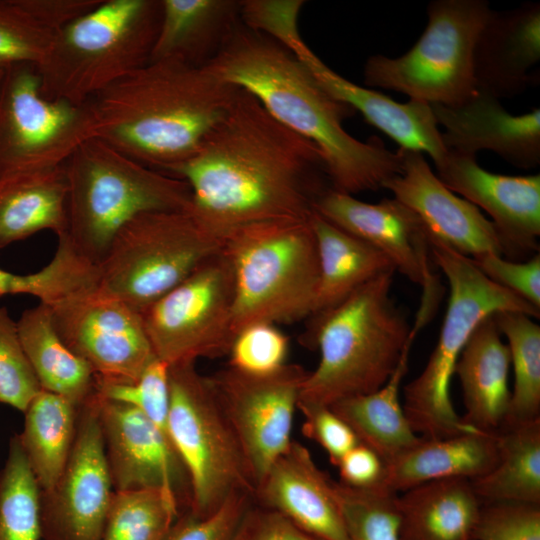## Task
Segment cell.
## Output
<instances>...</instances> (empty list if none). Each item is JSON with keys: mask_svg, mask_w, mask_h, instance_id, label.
I'll return each mask as SVG.
<instances>
[{"mask_svg": "<svg viewBox=\"0 0 540 540\" xmlns=\"http://www.w3.org/2000/svg\"><path fill=\"white\" fill-rule=\"evenodd\" d=\"M161 0H101L67 23L36 66L42 94L84 104L150 61Z\"/></svg>", "mask_w": 540, "mask_h": 540, "instance_id": "cell-7", "label": "cell"}, {"mask_svg": "<svg viewBox=\"0 0 540 540\" xmlns=\"http://www.w3.org/2000/svg\"><path fill=\"white\" fill-rule=\"evenodd\" d=\"M435 168L450 191L488 213L505 259L519 261L539 253L540 174L492 173L480 167L476 157L450 151Z\"/></svg>", "mask_w": 540, "mask_h": 540, "instance_id": "cell-19", "label": "cell"}, {"mask_svg": "<svg viewBox=\"0 0 540 540\" xmlns=\"http://www.w3.org/2000/svg\"><path fill=\"white\" fill-rule=\"evenodd\" d=\"M309 220L319 260V280L311 316L337 306L380 274L395 271L385 254L332 224L316 211L313 210Z\"/></svg>", "mask_w": 540, "mask_h": 540, "instance_id": "cell-29", "label": "cell"}, {"mask_svg": "<svg viewBox=\"0 0 540 540\" xmlns=\"http://www.w3.org/2000/svg\"><path fill=\"white\" fill-rule=\"evenodd\" d=\"M164 172L188 184L190 212L223 238L252 223L308 218L329 179L320 150L241 88L198 151Z\"/></svg>", "mask_w": 540, "mask_h": 540, "instance_id": "cell-1", "label": "cell"}, {"mask_svg": "<svg viewBox=\"0 0 540 540\" xmlns=\"http://www.w3.org/2000/svg\"><path fill=\"white\" fill-rule=\"evenodd\" d=\"M282 45L293 52L329 94L359 111L369 124L389 136L400 148L428 154L435 167L444 162L448 151L430 104L411 99L399 103L347 80L312 52L299 32L289 36Z\"/></svg>", "mask_w": 540, "mask_h": 540, "instance_id": "cell-22", "label": "cell"}, {"mask_svg": "<svg viewBox=\"0 0 540 540\" xmlns=\"http://www.w3.org/2000/svg\"><path fill=\"white\" fill-rule=\"evenodd\" d=\"M297 409L304 416L302 433L325 450L334 466L359 444L352 429L330 406L298 401Z\"/></svg>", "mask_w": 540, "mask_h": 540, "instance_id": "cell-46", "label": "cell"}, {"mask_svg": "<svg viewBox=\"0 0 540 540\" xmlns=\"http://www.w3.org/2000/svg\"><path fill=\"white\" fill-rule=\"evenodd\" d=\"M252 96L282 125L322 153L332 188L347 194L378 190L402 173V156L380 139L362 142L343 128L356 111L329 94L281 43L240 22L204 66Z\"/></svg>", "mask_w": 540, "mask_h": 540, "instance_id": "cell-2", "label": "cell"}, {"mask_svg": "<svg viewBox=\"0 0 540 540\" xmlns=\"http://www.w3.org/2000/svg\"><path fill=\"white\" fill-rule=\"evenodd\" d=\"M253 501L321 540H350L334 493V480L310 451L292 441L255 488Z\"/></svg>", "mask_w": 540, "mask_h": 540, "instance_id": "cell-23", "label": "cell"}, {"mask_svg": "<svg viewBox=\"0 0 540 540\" xmlns=\"http://www.w3.org/2000/svg\"><path fill=\"white\" fill-rule=\"evenodd\" d=\"M252 502V493L235 491L204 517L179 513L163 540H232Z\"/></svg>", "mask_w": 540, "mask_h": 540, "instance_id": "cell-44", "label": "cell"}, {"mask_svg": "<svg viewBox=\"0 0 540 540\" xmlns=\"http://www.w3.org/2000/svg\"><path fill=\"white\" fill-rule=\"evenodd\" d=\"M113 491L94 390L78 406L62 474L50 490L40 492L41 540H101Z\"/></svg>", "mask_w": 540, "mask_h": 540, "instance_id": "cell-16", "label": "cell"}, {"mask_svg": "<svg viewBox=\"0 0 540 540\" xmlns=\"http://www.w3.org/2000/svg\"><path fill=\"white\" fill-rule=\"evenodd\" d=\"M48 308L59 337L96 382H135L157 359L140 314L98 283Z\"/></svg>", "mask_w": 540, "mask_h": 540, "instance_id": "cell-14", "label": "cell"}, {"mask_svg": "<svg viewBox=\"0 0 540 540\" xmlns=\"http://www.w3.org/2000/svg\"><path fill=\"white\" fill-rule=\"evenodd\" d=\"M233 307V271L222 249L139 314L155 356L171 366L227 355Z\"/></svg>", "mask_w": 540, "mask_h": 540, "instance_id": "cell-13", "label": "cell"}, {"mask_svg": "<svg viewBox=\"0 0 540 540\" xmlns=\"http://www.w3.org/2000/svg\"><path fill=\"white\" fill-rule=\"evenodd\" d=\"M309 217L252 223L225 235L223 252L234 279V337L252 323L311 316L319 260Z\"/></svg>", "mask_w": 540, "mask_h": 540, "instance_id": "cell-8", "label": "cell"}, {"mask_svg": "<svg viewBox=\"0 0 540 540\" xmlns=\"http://www.w3.org/2000/svg\"><path fill=\"white\" fill-rule=\"evenodd\" d=\"M412 343L407 344L396 369L382 387L330 406L352 429L359 443L373 450L385 464L421 438L411 427L400 401Z\"/></svg>", "mask_w": 540, "mask_h": 540, "instance_id": "cell-30", "label": "cell"}, {"mask_svg": "<svg viewBox=\"0 0 540 540\" xmlns=\"http://www.w3.org/2000/svg\"><path fill=\"white\" fill-rule=\"evenodd\" d=\"M179 508L161 489L113 491L101 540H163Z\"/></svg>", "mask_w": 540, "mask_h": 540, "instance_id": "cell-37", "label": "cell"}, {"mask_svg": "<svg viewBox=\"0 0 540 540\" xmlns=\"http://www.w3.org/2000/svg\"><path fill=\"white\" fill-rule=\"evenodd\" d=\"M95 395L113 490L161 489L188 507L187 474L168 438L135 407Z\"/></svg>", "mask_w": 540, "mask_h": 540, "instance_id": "cell-18", "label": "cell"}, {"mask_svg": "<svg viewBox=\"0 0 540 540\" xmlns=\"http://www.w3.org/2000/svg\"><path fill=\"white\" fill-rule=\"evenodd\" d=\"M41 390L20 341L17 322L0 306V402L24 413Z\"/></svg>", "mask_w": 540, "mask_h": 540, "instance_id": "cell-41", "label": "cell"}, {"mask_svg": "<svg viewBox=\"0 0 540 540\" xmlns=\"http://www.w3.org/2000/svg\"><path fill=\"white\" fill-rule=\"evenodd\" d=\"M402 173L384 183L395 199L412 209L427 234L471 259L503 256L495 226L469 201L456 196L431 170L423 154L398 149Z\"/></svg>", "mask_w": 540, "mask_h": 540, "instance_id": "cell-20", "label": "cell"}, {"mask_svg": "<svg viewBox=\"0 0 540 540\" xmlns=\"http://www.w3.org/2000/svg\"><path fill=\"white\" fill-rule=\"evenodd\" d=\"M78 406L68 399L39 391L26 408L19 440L40 488L50 490L60 475L72 449Z\"/></svg>", "mask_w": 540, "mask_h": 540, "instance_id": "cell-34", "label": "cell"}, {"mask_svg": "<svg viewBox=\"0 0 540 540\" xmlns=\"http://www.w3.org/2000/svg\"><path fill=\"white\" fill-rule=\"evenodd\" d=\"M241 1L161 0L150 61L177 59L205 66L241 22Z\"/></svg>", "mask_w": 540, "mask_h": 540, "instance_id": "cell-27", "label": "cell"}, {"mask_svg": "<svg viewBox=\"0 0 540 540\" xmlns=\"http://www.w3.org/2000/svg\"><path fill=\"white\" fill-rule=\"evenodd\" d=\"M0 540H41L40 488L18 435L0 470Z\"/></svg>", "mask_w": 540, "mask_h": 540, "instance_id": "cell-38", "label": "cell"}, {"mask_svg": "<svg viewBox=\"0 0 540 540\" xmlns=\"http://www.w3.org/2000/svg\"><path fill=\"white\" fill-rule=\"evenodd\" d=\"M64 170L67 222L59 236L95 266L119 230L136 216L191 205L184 180L146 166L95 136L76 149Z\"/></svg>", "mask_w": 540, "mask_h": 540, "instance_id": "cell-5", "label": "cell"}, {"mask_svg": "<svg viewBox=\"0 0 540 540\" xmlns=\"http://www.w3.org/2000/svg\"><path fill=\"white\" fill-rule=\"evenodd\" d=\"M340 483L355 488L383 485L385 462L370 448L357 444L337 463Z\"/></svg>", "mask_w": 540, "mask_h": 540, "instance_id": "cell-49", "label": "cell"}, {"mask_svg": "<svg viewBox=\"0 0 540 540\" xmlns=\"http://www.w3.org/2000/svg\"><path fill=\"white\" fill-rule=\"evenodd\" d=\"M101 0H0V67L37 66L67 23Z\"/></svg>", "mask_w": 540, "mask_h": 540, "instance_id": "cell-32", "label": "cell"}, {"mask_svg": "<svg viewBox=\"0 0 540 540\" xmlns=\"http://www.w3.org/2000/svg\"><path fill=\"white\" fill-rule=\"evenodd\" d=\"M493 318L508 343L514 375L504 424L540 419V326L527 314L499 311Z\"/></svg>", "mask_w": 540, "mask_h": 540, "instance_id": "cell-36", "label": "cell"}, {"mask_svg": "<svg viewBox=\"0 0 540 540\" xmlns=\"http://www.w3.org/2000/svg\"><path fill=\"white\" fill-rule=\"evenodd\" d=\"M313 210L381 251L395 271L422 288L413 326L423 328L436 311L442 292L431 270L427 232L418 215L394 197L367 203L332 187L317 198Z\"/></svg>", "mask_w": 540, "mask_h": 540, "instance_id": "cell-17", "label": "cell"}, {"mask_svg": "<svg viewBox=\"0 0 540 540\" xmlns=\"http://www.w3.org/2000/svg\"><path fill=\"white\" fill-rule=\"evenodd\" d=\"M430 256L448 280L449 300L437 344L422 372L403 387V409L421 437L479 431L467 425L451 400L458 358L476 326L499 311L538 318L540 309L487 278L473 261L428 235Z\"/></svg>", "mask_w": 540, "mask_h": 540, "instance_id": "cell-6", "label": "cell"}, {"mask_svg": "<svg viewBox=\"0 0 540 540\" xmlns=\"http://www.w3.org/2000/svg\"><path fill=\"white\" fill-rule=\"evenodd\" d=\"M238 90L204 66L161 59L149 61L87 102L95 137L164 172L198 151Z\"/></svg>", "mask_w": 540, "mask_h": 540, "instance_id": "cell-3", "label": "cell"}, {"mask_svg": "<svg viewBox=\"0 0 540 540\" xmlns=\"http://www.w3.org/2000/svg\"><path fill=\"white\" fill-rule=\"evenodd\" d=\"M95 390L106 399L122 402L138 409L170 441L168 433L170 398L167 364L158 359L154 360L140 378L132 383L95 381Z\"/></svg>", "mask_w": 540, "mask_h": 540, "instance_id": "cell-40", "label": "cell"}, {"mask_svg": "<svg viewBox=\"0 0 540 540\" xmlns=\"http://www.w3.org/2000/svg\"><path fill=\"white\" fill-rule=\"evenodd\" d=\"M17 329L28 361L43 390L58 394L76 406L95 390V377L88 364L61 340L48 306L39 303L26 309Z\"/></svg>", "mask_w": 540, "mask_h": 540, "instance_id": "cell-33", "label": "cell"}, {"mask_svg": "<svg viewBox=\"0 0 540 540\" xmlns=\"http://www.w3.org/2000/svg\"><path fill=\"white\" fill-rule=\"evenodd\" d=\"M472 540H540V504L481 502Z\"/></svg>", "mask_w": 540, "mask_h": 540, "instance_id": "cell-43", "label": "cell"}, {"mask_svg": "<svg viewBox=\"0 0 540 540\" xmlns=\"http://www.w3.org/2000/svg\"><path fill=\"white\" fill-rule=\"evenodd\" d=\"M394 270L365 283L332 309L312 316L307 341L320 352L298 401L331 406L376 391L413 342L404 313L391 297Z\"/></svg>", "mask_w": 540, "mask_h": 540, "instance_id": "cell-4", "label": "cell"}, {"mask_svg": "<svg viewBox=\"0 0 540 540\" xmlns=\"http://www.w3.org/2000/svg\"><path fill=\"white\" fill-rule=\"evenodd\" d=\"M4 74H5V68L0 67V88H1L3 78H4Z\"/></svg>", "mask_w": 540, "mask_h": 540, "instance_id": "cell-50", "label": "cell"}, {"mask_svg": "<svg viewBox=\"0 0 540 540\" xmlns=\"http://www.w3.org/2000/svg\"><path fill=\"white\" fill-rule=\"evenodd\" d=\"M170 442L187 474V510L204 517L235 491L254 494L239 443L224 416L208 376L195 363L168 366Z\"/></svg>", "mask_w": 540, "mask_h": 540, "instance_id": "cell-11", "label": "cell"}, {"mask_svg": "<svg viewBox=\"0 0 540 540\" xmlns=\"http://www.w3.org/2000/svg\"><path fill=\"white\" fill-rule=\"evenodd\" d=\"M471 260L491 281L540 309L539 253L524 262L496 254H484Z\"/></svg>", "mask_w": 540, "mask_h": 540, "instance_id": "cell-45", "label": "cell"}, {"mask_svg": "<svg viewBox=\"0 0 540 540\" xmlns=\"http://www.w3.org/2000/svg\"><path fill=\"white\" fill-rule=\"evenodd\" d=\"M485 0H434L414 46L397 58L370 56L364 84L428 104L459 105L476 92L473 50L490 14Z\"/></svg>", "mask_w": 540, "mask_h": 540, "instance_id": "cell-10", "label": "cell"}, {"mask_svg": "<svg viewBox=\"0 0 540 540\" xmlns=\"http://www.w3.org/2000/svg\"><path fill=\"white\" fill-rule=\"evenodd\" d=\"M540 60V3L506 11L491 10L475 42L476 90L497 99L522 94L538 84L532 69Z\"/></svg>", "mask_w": 540, "mask_h": 540, "instance_id": "cell-24", "label": "cell"}, {"mask_svg": "<svg viewBox=\"0 0 540 540\" xmlns=\"http://www.w3.org/2000/svg\"><path fill=\"white\" fill-rule=\"evenodd\" d=\"M288 348V337L275 324L252 323L236 333L228 366L251 375L270 374L286 364Z\"/></svg>", "mask_w": 540, "mask_h": 540, "instance_id": "cell-42", "label": "cell"}, {"mask_svg": "<svg viewBox=\"0 0 540 540\" xmlns=\"http://www.w3.org/2000/svg\"><path fill=\"white\" fill-rule=\"evenodd\" d=\"M307 375L302 366L286 363L266 375L246 374L228 366L208 376L254 488L293 441L294 414Z\"/></svg>", "mask_w": 540, "mask_h": 540, "instance_id": "cell-15", "label": "cell"}, {"mask_svg": "<svg viewBox=\"0 0 540 540\" xmlns=\"http://www.w3.org/2000/svg\"><path fill=\"white\" fill-rule=\"evenodd\" d=\"M350 540H399L398 494L384 485L355 488L334 481Z\"/></svg>", "mask_w": 540, "mask_h": 540, "instance_id": "cell-39", "label": "cell"}, {"mask_svg": "<svg viewBox=\"0 0 540 540\" xmlns=\"http://www.w3.org/2000/svg\"><path fill=\"white\" fill-rule=\"evenodd\" d=\"M447 151L476 157L489 150L511 165L532 169L540 164V109L512 115L500 100L479 90L465 102L430 104Z\"/></svg>", "mask_w": 540, "mask_h": 540, "instance_id": "cell-21", "label": "cell"}, {"mask_svg": "<svg viewBox=\"0 0 540 540\" xmlns=\"http://www.w3.org/2000/svg\"><path fill=\"white\" fill-rule=\"evenodd\" d=\"M232 540H321L297 527L282 514L251 503Z\"/></svg>", "mask_w": 540, "mask_h": 540, "instance_id": "cell-48", "label": "cell"}, {"mask_svg": "<svg viewBox=\"0 0 540 540\" xmlns=\"http://www.w3.org/2000/svg\"><path fill=\"white\" fill-rule=\"evenodd\" d=\"M498 459L496 433L473 431L442 438L421 437L385 464L383 485L400 493L445 478L476 479Z\"/></svg>", "mask_w": 540, "mask_h": 540, "instance_id": "cell-26", "label": "cell"}, {"mask_svg": "<svg viewBox=\"0 0 540 540\" xmlns=\"http://www.w3.org/2000/svg\"><path fill=\"white\" fill-rule=\"evenodd\" d=\"M223 245L189 209L143 213L114 237L96 265L97 283L140 313Z\"/></svg>", "mask_w": 540, "mask_h": 540, "instance_id": "cell-9", "label": "cell"}, {"mask_svg": "<svg viewBox=\"0 0 540 540\" xmlns=\"http://www.w3.org/2000/svg\"><path fill=\"white\" fill-rule=\"evenodd\" d=\"M69 280L67 266L57 258L31 274H15L0 268V296L28 294L37 297L39 303L51 304L67 292Z\"/></svg>", "mask_w": 540, "mask_h": 540, "instance_id": "cell-47", "label": "cell"}, {"mask_svg": "<svg viewBox=\"0 0 540 540\" xmlns=\"http://www.w3.org/2000/svg\"><path fill=\"white\" fill-rule=\"evenodd\" d=\"M481 500L471 480L438 479L398 494L399 540H472Z\"/></svg>", "mask_w": 540, "mask_h": 540, "instance_id": "cell-28", "label": "cell"}, {"mask_svg": "<svg viewBox=\"0 0 540 540\" xmlns=\"http://www.w3.org/2000/svg\"><path fill=\"white\" fill-rule=\"evenodd\" d=\"M92 137L88 102L45 97L35 65L5 68L0 88V181L62 167Z\"/></svg>", "mask_w": 540, "mask_h": 540, "instance_id": "cell-12", "label": "cell"}, {"mask_svg": "<svg viewBox=\"0 0 540 540\" xmlns=\"http://www.w3.org/2000/svg\"><path fill=\"white\" fill-rule=\"evenodd\" d=\"M67 180L64 165L0 181V248L51 230H66Z\"/></svg>", "mask_w": 540, "mask_h": 540, "instance_id": "cell-31", "label": "cell"}, {"mask_svg": "<svg viewBox=\"0 0 540 540\" xmlns=\"http://www.w3.org/2000/svg\"><path fill=\"white\" fill-rule=\"evenodd\" d=\"M498 459L486 474L471 480L481 502L540 504V419L504 424L496 432Z\"/></svg>", "mask_w": 540, "mask_h": 540, "instance_id": "cell-35", "label": "cell"}, {"mask_svg": "<svg viewBox=\"0 0 540 540\" xmlns=\"http://www.w3.org/2000/svg\"><path fill=\"white\" fill-rule=\"evenodd\" d=\"M510 367L508 346L491 314L476 326L455 367L465 407L462 419L467 425L488 433L503 425L511 395Z\"/></svg>", "mask_w": 540, "mask_h": 540, "instance_id": "cell-25", "label": "cell"}]
</instances>
